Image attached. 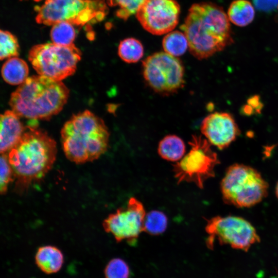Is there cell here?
<instances>
[{
	"mask_svg": "<svg viewBox=\"0 0 278 278\" xmlns=\"http://www.w3.org/2000/svg\"><path fill=\"white\" fill-rule=\"evenodd\" d=\"M57 151L55 141L46 132L28 125L8 153L18 186L24 188L43 178L53 167Z\"/></svg>",
	"mask_w": 278,
	"mask_h": 278,
	"instance_id": "7a4b0ae2",
	"label": "cell"
},
{
	"mask_svg": "<svg viewBox=\"0 0 278 278\" xmlns=\"http://www.w3.org/2000/svg\"><path fill=\"white\" fill-rule=\"evenodd\" d=\"M73 25L67 22H61L54 24L50 33L53 43L62 46L74 44L76 31Z\"/></svg>",
	"mask_w": 278,
	"mask_h": 278,
	"instance_id": "44dd1931",
	"label": "cell"
},
{
	"mask_svg": "<svg viewBox=\"0 0 278 278\" xmlns=\"http://www.w3.org/2000/svg\"><path fill=\"white\" fill-rule=\"evenodd\" d=\"M205 231L208 235L206 244L210 249L215 240L221 245L247 251L252 245L260 241L256 229L243 218L227 216L214 217L207 220Z\"/></svg>",
	"mask_w": 278,
	"mask_h": 278,
	"instance_id": "30bf717a",
	"label": "cell"
},
{
	"mask_svg": "<svg viewBox=\"0 0 278 278\" xmlns=\"http://www.w3.org/2000/svg\"><path fill=\"white\" fill-rule=\"evenodd\" d=\"M186 147L183 141L176 135H168L159 142L158 151L163 159L178 162L184 155Z\"/></svg>",
	"mask_w": 278,
	"mask_h": 278,
	"instance_id": "ac0fdd59",
	"label": "cell"
},
{
	"mask_svg": "<svg viewBox=\"0 0 278 278\" xmlns=\"http://www.w3.org/2000/svg\"><path fill=\"white\" fill-rule=\"evenodd\" d=\"M61 135L66 158L76 164L99 158L107 150L110 136L103 120L89 110L72 116Z\"/></svg>",
	"mask_w": 278,
	"mask_h": 278,
	"instance_id": "277c9868",
	"label": "cell"
},
{
	"mask_svg": "<svg viewBox=\"0 0 278 278\" xmlns=\"http://www.w3.org/2000/svg\"><path fill=\"white\" fill-rule=\"evenodd\" d=\"M277 8H278V6H277Z\"/></svg>",
	"mask_w": 278,
	"mask_h": 278,
	"instance_id": "f546056e",
	"label": "cell"
},
{
	"mask_svg": "<svg viewBox=\"0 0 278 278\" xmlns=\"http://www.w3.org/2000/svg\"><path fill=\"white\" fill-rule=\"evenodd\" d=\"M275 194H276V196L277 198L278 199V182H277V183L276 184V185Z\"/></svg>",
	"mask_w": 278,
	"mask_h": 278,
	"instance_id": "83f0119b",
	"label": "cell"
},
{
	"mask_svg": "<svg viewBox=\"0 0 278 278\" xmlns=\"http://www.w3.org/2000/svg\"><path fill=\"white\" fill-rule=\"evenodd\" d=\"M167 224L168 219L163 212L151 211L146 214L144 231L151 235H160L166 230Z\"/></svg>",
	"mask_w": 278,
	"mask_h": 278,
	"instance_id": "7402d4cb",
	"label": "cell"
},
{
	"mask_svg": "<svg viewBox=\"0 0 278 278\" xmlns=\"http://www.w3.org/2000/svg\"><path fill=\"white\" fill-rule=\"evenodd\" d=\"M130 273L128 265L120 258L110 260L104 270L105 278H129Z\"/></svg>",
	"mask_w": 278,
	"mask_h": 278,
	"instance_id": "d4e9b609",
	"label": "cell"
},
{
	"mask_svg": "<svg viewBox=\"0 0 278 278\" xmlns=\"http://www.w3.org/2000/svg\"><path fill=\"white\" fill-rule=\"evenodd\" d=\"M164 51L175 57L183 55L188 47L187 39L184 32L176 30L168 32L163 38Z\"/></svg>",
	"mask_w": 278,
	"mask_h": 278,
	"instance_id": "d6986e66",
	"label": "cell"
},
{
	"mask_svg": "<svg viewBox=\"0 0 278 278\" xmlns=\"http://www.w3.org/2000/svg\"><path fill=\"white\" fill-rule=\"evenodd\" d=\"M28 72L26 62L17 57L9 58L3 64L1 71L3 79L11 85L23 83L28 78Z\"/></svg>",
	"mask_w": 278,
	"mask_h": 278,
	"instance_id": "2e32d148",
	"label": "cell"
},
{
	"mask_svg": "<svg viewBox=\"0 0 278 278\" xmlns=\"http://www.w3.org/2000/svg\"><path fill=\"white\" fill-rule=\"evenodd\" d=\"M14 111L7 110L1 115L0 151L6 153L19 142L26 127Z\"/></svg>",
	"mask_w": 278,
	"mask_h": 278,
	"instance_id": "5bb4252c",
	"label": "cell"
},
{
	"mask_svg": "<svg viewBox=\"0 0 278 278\" xmlns=\"http://www.w3.org/2000/svg\"><path fill=\"white\" fill-rule=\"evenodd\" d=\"M69 93L61 81L40 75L32 76L12 93L9 105L20 117L32 121L47 119L61 111Z\"/></svg>",
	"mask_w": 278,
	"mask_h": 278,
	"instance_id": "3957f363",
	"label": "cell"
},
{
	"mask_svg": "<svg viewBox=\"0 0 278 278\" xmlns=\"http://www.w3.org/2000/svg\"><path fill=\"white\" fill-rule=\"evenodd\" d=\"M180 12V5L176 0H144L136 16L148 32L162 35L176 27Z\"/></svg>",
	"mask_w": 278,
	"mask_h": 278,
	"instance_id": "7c38bea8",
	"label": "cell"
},
{
	"mask_svg": "<svg viewBox=\"0 0 278 278\" xmlns=\"http://www.w3.org/2000/svg\"><path fill=\"white\" fill-rule=\"evenodd\" d=\"M220 190L226 204L237 207H250L267 197L268 184L252 167L234 164L227 168L221 181Z\"/></svg>",
	"mask_w": 278,
	"mask_h": 278,
	"instance_id": "5b68a950",
	"label": "cell"
},
{
	"mask_svg": "<svg viewBox=\"0 0 278 278\" xmlns=\"http://www.w3.org/2000/svg\"><path fill=\"white\" fill-rule=\"evenodd\" d=\"M189 144V151L173 165L174 176L178 183H193L203 188L204 182L215 176L219 160L207 139L194 135Z\"/></svg>",
	"mask_w": 278,
	"mask_h": 278,
	"instance_id": "ba28073f",
	"label": "cell"
},
{
	"mask_svg": "<svg viewBox=\"0 0 278 278\" xmlns=\"http://www.w3.org/2000/svg\"><path fill=\"white\" fill-rule=\"evenodd\" d=\"M146 214L142 202L131 197L126 207L118 208L103 220V228L117 242L126 240L132 245L144 231Z\"/></svg>",
	"mask_w": 278,
	"mask_h": 278,
	"instance_id": "8fae6325",
	"label": "cell"
},
{
	"mask_svg": "<svg viewBox=\"0 0 278 278\" xmlns=\"http://www.w3.org/2000/svg\"><path fill=\"white\" fill-rule=\"evenodd\" d=\"M35 262L42 272L51 274L61 269L64 263V256L58 248L47 245L39 248L35 255Z\"/></svg>",
	"mask_w": 278,
	"mask_h": 278,
	"instance_id": "9a60e30c",
	"label": "cell"
},
{
	"mask_svg": "<svg viewBox=\"0 0 278 278\" xmlns=\"http://www.w3.org/2000/svg\"><path fill=\"white\" fill-rule=\"evenodd\" d=\"M230 21L223 9L212 2L193 4L180 27L185 34L190 53L203 60L232 44Z\"/></svg>",
	"mask_w": 278,
	"mask_h": 278,
	"instance_id": "6da1fadb",
	"label": "cell"
},
{
	"mask_svg": "<svg viewBox=\"0 0 278 278\" xmlns=\"http://www.w3.org/2000/svg\"><path fill=\"white\" fill-rule=\"evenodd\" d=\"M35 9L36 22L46 25L67 22L83 26L102 21L108 12L103 0H45Z\"/></svg>",
	"mask_w": 278,
	"mask_h": 278,
	"instance_id": "8992f818",
	"label": "cell"
},
{
	"mask_svg": "<svg viewBox=\"0 0 278 278\" xmlns=\"http://www.w3.org/2000/svg\"><path fill=\"white\" fill-rule=\"evenodd\" d=\"M0 168V191L2 195L6 193L9 184L15 178L13 169L9 163L8 154L6 153H1Z\"/></svg>",
	"mask_w": 278,
	"mask_h": 278,
	"instance_id": "484cf974",
	"label": "cell"
},
{
	"mask_svg": "<svg viewBox=\"0 0 278 278\" xmlns=\"http://www.w3.org/2000/svg\"><path fill=\"white\" fill-rule=\"evenodd\" d=\"M227 15L234 25L245 27L253 21L255 10L253 5L247 0H235L231 3Z\"/></svg>",
	"mask_w": 278,
	"mask_h": 278,
	"instance_id": "e0dca14e",
	"label": "cell"
},
{
	"mask_svg": "<svg viewBox=\"0 0 278 278\" xmlns=\"http://www.w3.org/2000/svg\"><path fill=\"white\" fill-rule=\"evenodd\" d=\"M144 0H107V4L112 7H117L116 16L126 21L136 13Z\"/></svg>",
	"mask_w": 278,
	"mask_h": 278,
	"instance_id": "cb8c5ba5",
	"label": "cell"
},
{
	"mask_svg": "<svg viewBox=\"0 0 278 278\" xmlns=\"http://www.w3.org/2000/svg\"><path fill=\"white\" fill-rule=\"evenodd\" d=\"M81 55L74 44L62 46L47 43L32 46L28 60L39 75L62 81L75 73Z\"/></svg>",
	"mask_w": 278,
	"mask_h": 278,
	"instance_id": "52a82bcc",
	"label": "cell"
},
{
	"mask_svg": "<svg viewBox=\"0 0 278 278\" xmlns=\"http://www.w3.org/2000/svg\"><path fill=\"white\" fill-rule=\"evenodd\" d=\"M0 58L3 60L17 57L19 55V45L16 38L11 32L1 30Z\"/></svg>",
	"mask_w": 278,
	"mask_h": 278,
	"instance_id": "603a6c76",
	"label": "cell"
},
{
	"mask_svg": "<svg viewBox=\"0 0 278 278\" xmlns=\"http://www.w3.org/2000/svg\"><path fill=\"white\" fill-rule=\"evenodd\" d=\"M118 54L124 61L128 63H135L143 57L144 48L138 40L133 38H126L120 42Z\"/></svg>",
	"mask_w": 278,
	"mask_h": 278,
	"instance_id": "ffe728a7",
	"label": "cell"
},
{
	"mask_svg": "<svg viewBox=\"0 0 278 278\" xmlns=\"http://www.w3.org/2000/svg\"><path fill=\"white\" fill-rule=\"evenodd\" d=\"M256 8L264 12H271L278 6V0H252Z\"/></svg>",
	"mask_w": 278,
	"mask_h": 278,
	"instance_id": "4316f807",
	"label": "cell"
},
{
	"mask_svg": "<svg viewBox=\"0 0 278 278\" xmlns=\"http://www.w3.org/2000/svg\"><path fill=\"white\" fill-rule=\"evenodd\" d=\"M142 73L147 85L161 95L173 94L184 86L182 62L165 51L147 57L142 62Z\"/></svg>",
	"mask_w": 278,
	"mask_h": 278,
	"instance_id": "9c48e42d",
	"label": "cell"
},
{
	"mask_svg": "<svg viewBox=\"0 0 278 278\" xmlns=\"http://www.w3.org/2000/svg\"><path fill=\"white\" fill-rule=\"evenodd\" d=\"M200 129L211 145L220 150L229 147L240 133L234 118L228 112L209 114L202 120Z\"/></svg>",
	"mask_w": 278,
	"mask_h": 278,
	"instance_id": "4fadbf2b",
	"label": "cell"
},
{
	"mask_svg": "<svg viewBox=\"0 0 278 278\" xmlns=\"http://www.w3.org/2000/svg\"><path fill=\"white\" fill-rule=\"evenodd\" d=\"M20 1H23V0H20ZM33 1H34L36 2H39V1H41L42 0H33Z\"/></svg>",
	"mask_w": 278,
	"mask_h": 278,
	"instance_id": "f1b7e54d",
	"label": "cell"
}]
</instances>
